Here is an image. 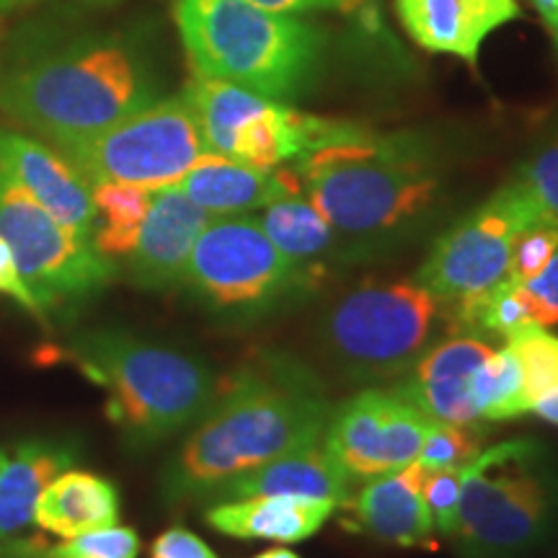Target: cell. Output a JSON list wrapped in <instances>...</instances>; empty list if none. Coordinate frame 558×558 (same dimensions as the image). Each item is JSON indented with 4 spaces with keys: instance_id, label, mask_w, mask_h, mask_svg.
Returning a JSON list of instances; mask_svg holds the SVG:
<instances>
[{
    "instance_id": "obj_1",
    "label": "cell",
    "mask_w": 558,
    "mask_h": 558,
    "mask_svg": "<svg viewBox=\"0 0 558 558\" xmlns=\"http://www.w3.org/2000/svg\"><path fill=\"white\" fill-rule=\"evenodd\" d=\"M333 403L311 369L284 357L239 369L160 476L166 505L209 499L228 481L324 439Z\"/></svg>"
},
{
    "instance_id": "obj_2",
    "label": "cell",
    "mask_w": 558,
    "mask_h": 558,
    "mask_svg": "<svg viewBox=\"0 0 558 558\" xmlns=\"http://www.w3.org/2000/svg\"><path fill=\"white\" fill-rule=\"evenodd\" d=\"M295 171L305 197L339 235L369 243L418 228L445 190L437 143L422 132L383 135L365 124L305 153Z\"/></svg>"
},
{
    "instance_id": "obj_3",
    "label": "cell",
    "mask_w": 558,
    "mask_h": 558,
    "mask_svg": "<svg viewBox=\"0 0 558 558\" xmlns=\"http://www.w3.org/2000/svg\"><path fill=\"white\" fill-rule=\"evenodd\" d=\"M160 99L148 54L124 37L70 41L0 78V109L54 148Z\"/></svg>"
},
{
    "instance_id": "obj_4",
    "label": "cell",
    "mask_w": 558,
    "mask_h": 558,
    "mask_svg": "<svg viewBox=\"0 0 558 558\" xmlns=\"http://www.w3.org/2000/svg\"><path fill=\"white\" fill-rule=\"evenodd\" d=\"M173 16L194 75L282 104L316 86L329 37L295 13L248 0H177Z\"/></svg>"
},
{
    "instance_id": "obj_5",
    "label": "cell",
    "mask_w": 558,
    "mask_h": 558,
    "mask_svg": "<svg viewBox=\"0 0 558 558\" xmlns=\"http://www.w3.org/2000/svg\"><path fill=\"white\" fill-rule=\"evenodd\" d=\"M68 360L107 390L109 418L140 450L190 429L220 388L207 362L120 329L81 333Z\"/></svg>"
},
{
    "instance_id": "obj_6",
    "label": "cell",
    "mask_w": 558,
    "mask_h": 558,
    "mask_svg": "<svg viewBox=\"0 0 558 558\" xmlns=\"http://www.w3.org/2000/svg\"><path fill=\"white\" fill-rule=\"evenodd\" d=\"M448 305L418 279H369L333 300L318 320V344L354 380L403 378L422 357Z\"/></svg>"
},
{
    "instance_id": "obj_7",
    "label": "cell",
    "mask_w": 558,
    "mask_h": 558,
    "mask_svg": "<svg viewBox=\"0 0 558 558\" xmlns=\"http://www.w3.org/2000/svg\"><path fill=\"white\" fill-rule=\"evenodd\" d=\"M535 439H507L460 465L456 541L463 558H509L546 538L556 497Z\"/></svg>"
},
{
    "instance_id": "obj_8",
    "label": "cell",
    "mask_w": 558,
    "mask_h": 558,
    "mask_svg": "<svg viewBox=\"0 0 558 558\" xmlns=\"http://www.w3.org/2000/svg\"><path fill=\"white\" fill-rule=\"evenodd\" d=\"M313 277L267 239L254 215L213 218L194 243L184 284L209 313L254 320L308 290Z\"/></svg>"
},
{
    "instance_id": "obj_9",
    "label": "cell",
    "mask_w": 558,
    "mask_h": 558,
    "mask_svg": "<svg viewBox=\"0 0 558 558\" xmlns=\"http://www.w3.org/2000/svg\"><path fill=\"white\" fill-rule=\"evenodd\" d=\"M90 184L114 181L158 192L177 186L207 153L197 117L184 96L153 101L107 130L58 148Z\"/></svg>"
},
{
    "instance_id": "obj_10",
    "label": "cell",
    "mask_w": 558,
    "mask_h": 558,
    "mask_svg": "<svg viewBox=\"0 0 558 558\" xmlns=\"http://www.w3.org/2000/svg\"><path fill=\"white\" fill-rule=\"evenodd\" d=\"M0 235L16 256L26 288L39 305V316L83 303L117 275L94 243L52 218L29 192L0 173Z\"/></svg>"
},
{
    "instance_id": "obj_11",
    "label": "cell",
    "mask_w": 558,
    "mask_h": 558,
    "mask_svg": "<svg viewBox=\"0 0 558 558\" xmlns=\"http://www.w3.org/2000/svg\"><path fill=\"white\" fill-rule=\"evenodd\" d=\"M533 222L541 220L525 192L507 181L439 235L416 279L448 308L484 295L507 279L512 243Z\"/></svg>"
},
{
    "instance_id": "obj_12",
    "label": "cell",
    "mask_w": 558,
    "mask_h": 558,
    "mask_svg": "<svg viewBox=\"0 0 558 558\" xmlns=\"http://www.w3.org/2000/svg\"><path fill=\"white\" fill-rule=\"evenodd\" d=\"M432 418L393 388H367L333 407L324 448L352 481L416 463Z\"/></svg>"
},
{
    "instance_id": "obj_13",
    "label": "cell",
    "mask_w": 558,
    "mask_h": 558,
    "mask_svg": "<svg viewBox=\"0 0 558 558\" xmlns=\"http://www.w3.org/2000/svg\"><path fill=\"white\" fill-rule=\"evenodd\" d=\"M0 173L29 192L75 235L94 239L96 207L90 186L60 150L19 132L0 130Z\"/></svg>"
},
{
    "instance_id": "obj_14",
    "label": "cell",
    "mask_w": 558,
    "mask_h": 558,
    "mask_svg": "<svg viewBox=\"0 0 558 558\" xmlns=\"http://www.w3.org/2000/svg\"><path fill=\"white\" fill-rule=\"evenodd\" d=\"M492 352L494 347L481 337L452 333L450 339L424 349L403 380L390 388L422 409L429 418L476 427L481 416L471 399V380L481 362Z\"/></svg>"
},
{
    "instance_id": "obj_15",
    "label": "cell",
    "mask_w": 558,
    "mask_h": 558,
    "mask_svg": "<svg viewBox=\"0 0 558 558\" xmlns=\"http://www.w3.org/2000/svg\"><path fill=\"white\" fill-rule=\"evenodd\" d=\"M213 215L186 197L179 186L153 192L137 243L128 256V277L143 290H171L184 279L194 243Z\"/></svg>"
},
{
    "instance_id": "obj_16",
    "label": "cell",
    "mask_w": 558,
    "mask_h": 558,
    "mask_svg": "<svg viewBox=\"0 0 558 558\" xmlns=\"http://www.w3.org/2000/svg\"><path fill=\"white\" fill-rule=\"evenodd\" d=\"M424 473L422 463H409L399 471L367 478L344 501L352 527L386 546H429L435 541V525L422 494Z\"/></svg>"
},
{
    "instance_id": "obj_17",
    "label": "cell",
    "mask_w": 558,
    "mask_h": 558,
    "mask_svg": "<svg viewBox=\"0 0 558 558\" xmlns=\"http://www.w3.org/2000/svg\"><path fill=\"white\" fill-rule=\"evenodd\" d=\"M520 13L518 0H396V16L411 41L427 52L465 60L471 68L488 34Z\"/></svg>"
},
{
    "instance_id": "obj_18",
    "label": "cell",
    "mask_w": 558,
    "mask_h": 558,
    "mask_svg": "<svg viewBox=\"0 0 558 558\" xmlns=\"http://www.w3.org/2000/svg\"><path fill=\"white\" fill-rule=\"evenodd\" d=\"M177 186L213 218L256 213L284 194L303 192L295 166L262 171L218 153H202Z\"/></svg>"
},
{
    "instance_id": "obj_19",
    "label": "cell",
    "mask_w": 558,
    "mask_h": 558,
    "mask_svg": "<svg viewBox=\"0 0 558 558\" xmlns=\"http://www.w3.org/2000/svg\"><path fill=\"white\" fill-rule=\"evenodd\" d=\"M349 494H352V478L333 463L324 442H316L311 448L288 452V456L269 460L259 469L228 481L226 486L209 497V501L246 497H303L344 507Z\"/></svg>"
},
{
    "instance_id": "obj_20",
    "label": "cell",
    "mask_w": 558,
    "mask_h": 558,
    "mask_svg": "<svg viewBox=\"0 0 558 558\" xmlns=\"http://www.w3.org/2000/svg\"><path fill=\"white\" fill-rule=\"evenodd\" d=\"M337 512V505L303 497H246L215 501L205 522L220 535L239 541L303 543Z\"/></svg>"
},
{
    "instance_id": "obj_21",
    "label": "cell",
    "mask_w": 558,
    "mask_h": 558,
    "mask_svg": "<svg viewBox=\"0 0 558 558\" xmlns=\"http://www.w3.org/2000/svg\"><path fill=\"white\" fill-rule=\"evenodd\" d=\"M120 488L88 471H65L41 492L32 522L58 538H75L88 530L120 522Z\"/></svg>"
},
{
    "instance_id": "obj_22",
    "label": "cell",
    "mask_w": 558,
    "mask_h": 558,
    "mask_svg": "<svg viewBox=\"0 0 558 558\" xmlns=\"http://www.w3.org/2000/svg\"><path fill=\"white\" fill-rule=\"evenodd\" d=\"M73 463L75 452L68 445L47 439L0 450V541L32 525L41 492Z\"/></svg>"
},
{
    "instance_id": "obj_23",
    "label": "cell",
    "mask_w": 558,
    "mask_h": 558,
    "mask_svg": "<svg viewBox=\"0 0 558 558\" xmlns=\"http://www.w3.org/2000/svg\"><path fill=\"white\" fill-rule=\"evenodd\" d=\"M256 213L259 215L254 218L267 239L311 277H316L320 262L337 251L339 233L303 192L284 194Z\"/></svg>"
},
{
    "instance_id": "obj_24",
    "label": "cell",
    "mask_w": 558,
    "mask_h": 558,
    "mask_svg": "<svg viewBox=\"0 0 558 558\" xmlns=\"http://www.w3.org/2000/svg\"><path fill=\"white\" fill-rule=\"evenodd\" d=\"M181 96L197 117L207 153L228 158L239 130L271 101L235 83L202 78V75H194Z\"/></svg>"
},
{
    "instance_id": "obj_25",
    "label": "cell",
    "mask_w": 558,
    "mask_h": 558,
    "mask_svg": "<svg viewBox=\"0 0 558 558\" xmlns=\"http://www.w3.org/2000/svg\"><path fill=\"white\" fill-rule=\"evenodd\" d=\"M90 197L96 207V228L90 239L94 248L109 262L128 259L150 209L153 192L143 186L101 181L90 184Z\"/></svg>"
},
{
    "instance_id": "obj_26",
    "label": "cell",
    "mask_w": 558,
    "mask_h": 558,
    "mask_svg": "<svg viewBox=\"0 0 558 558\" xmlns=\"http://www.w3.org/2000/svg\"><path fill=\"white\" fill-rule=\"evenodd\" d=\"M471 399L478 416L486 422H512L527 414L525 383L514 349L505 344L494 349L473 373Z\"/></svg>"
},
{
    "instance_id": "obj_27",
    "label": "cell",
    "mask_w": 558,
    "mask_h": 558,
    "mask_svg": "<svg viewBox=\"0 0 558 558\" xmlns=\"http://www.w3.org/2000/svg\"><path fill=\"white\" fill-rule=\"evenodd\" d=\"M507 344L518 354L522 367V383H525L527 409L538 401L543 393L558 388V337L546 326H527L525 331L514 333ZM530 414V411H527Z\"/></svg>"
},
{
    "instance_id": "obj_28",
    "label": "cell",
    "mask_w": 558,
    "mask_h": 558,
    "mask_svg": "<svg viewBox=\"0 0 558 558\" xmlns=\"http://www.w3.org/2000/svg\"><path fill=\"white\" fill-rule=\"evenodd\" d=\"M143 541L137 530L128 525H109L88 533L75 535V538H62L54 546L37 543L34 558H137Z\"/></svg>"
},
{
    "instance_id": "obj_29",
    "label": "cell",
    "mask_w": 558,
    "mask_h": 558,
    "mask_svg": "<svg viewBox=\"0 0 558 558\" xmlns=\"http://www.w3.org/2000/svg\"><path fill=\"white\" fill-rule=\"evenodd\" d=\"M478 450V427H460V424L437 422V418H432L416 463H422L424 471L460 469V465H465L469 460L476 458Z\"/></svg>"
},
{
    "instance_id": "obj_30",
    "label": "cell",
    "mask_w": 558,
    "mask_h": 558,
    "mask_svg": "<svg viewBox=\"0 0 558 558\" xmlns=\"http://www.w3.org/2000/svg\"><path fill=\"white\" fill-rule=\"evenodd\" d=\"M514 181L525 192L538 220L558 226V140L530 158Z\"/></svg>"
},
{
    "instance_id": "obj_31",
    "label": "cell",
    "mask_w": 558,
    "mask_h": 558,
    "mask_svg": "<svg viewBox=\"0 0 558 558\" xmlns=\"http://www.w3.org/2000/svg\"><path fill=\"white\" fill-rule=\"evenodd\" d=\"M558 248V226L550 222H533L512 243L507 279L514 284L527 282L550 262Z\"/></svg>"
},
{
    "instance_id": "obj_32",
    "label": "cell",
    "mask_w": 558,
    "mask_h": 558,
    "mask_svg": "<svg viewBox=\"0 0 558 558\" xmlns=\"http://www.w3.org/2000/svg\"><path fill=\"white\" fill-rule=\"evenodd\" d=\"M460 492H463V476H460V469H442V471L424 473V481H422L424 501H427L435 533L445 535V538H452V535H456Z\"/></svg>"
},
{
    "instance_id": "obj_33",
    "label": "cell",
    "mask_w": 558,
    "mask_h": 558,
    "mask_svg": "<svg viewBox=\"0 0 558 558\" xmlns=\"http://www.w3.org/2000/svg\"><path fill=\"white\" fill-rule=\"evenodd\" d=\"M518 288L535 324L546 326V329L558 326V248L538 275L518 284Z\"/></svg>"
},
{
    "instance_id": "obj_34",
    "label": "cell",
    "mask_w": 558,
    "mask_h": 558,
    "mask_svg": "<svg viewBox=\"0 0 558 558\" xmlns=\"http://www.w3.org/2000/svg\"><path fill=\"white\" fill-rule=\"evenodd\" d=\"M150 558H220L197 533L186 527H169L153 541Z\"/></svg>"
},
{
    "instance_id": "obj_35",
    "label": "cell",
    "mask_w": 558,
    "mask_h": 558,
    "mask_svg": "<svg viewBox=\"0 0 558 558\" xmlns=\"http://www.w3.org/2000/svg\"><path fill=\"white\" fill-rule=\"evenodd\" d=\"M0 295H9L11 300H16L21 308L32 311L34 316H39V305L34 300L32 290L26 288L24 277H21L16 256L9 243H5L3 235H0Z\"/></svg>"
},
{
    "instance_id": "obj_36",
    "label": "cell",
    "mask_w": 558,
    "mask_h": 558,
    "mask_svg": "<svg viewBox=\"0 0 558 558\" xmlns=\"http://www.w3.org/2000/svg\"><path fill=\"white\" fill-rule=\"evenodd\" d=\"M530 414H535L546 424H554V427H558V388L548 390V393H543L538 401H533Z\"/></svg>"
},
{
    "instance_id": "obj_37",
    "label": "cell",
    "mask_w": 558,
    "mask_h": 558,
    "mask_svg": "<svg viewBox=\"0 0 558 558\" xmlns=\"http://www.w3.org/2000/svg\"><path fill=\"white\" fill-rule=\"evenodd\" d=\"M369 5H375V0H339L341 13H357L369 9Z\"/></svg>"
},
{
    "instance_id": "obj_38",
    "label": "cell",
    "mask_w": 558,
    "mask_h": 558,
    "mask_svg": "<svg viewBox=\"0 0 558 558\" xmlns=\"http://www.w3.org/2000/svg\"><path fill=\"white\" fill-rule=\"evenodd\" d=\"M530 3H533L535 9H538L543 21H548L558 11V0H530Z\"/></svg>"
},
{
    "instance_id": "obj_39",
    "label": "cell",
    "mask_w": 558,
    "mask_h": 558,
    "mask_svg": "<svg viewBox=\"0 0 558 558\" xmlns=\"http://www.w3.org/2000/svg\"><path fill=\"white\" fill-rule=\"evenodd\" d=\"M254 558H300V556L290 548H269V550H264V554L254 556Z\"/></svg>"
},
{
    "instance_id": "obj_40",
    "label": "cell",
    "mask_w": 558,
    "mask_h": 558,
    "mask_svg": "<svg viewBox=\"0 0 558 558\" xmlns=\"http://www.w3.org/2000/svg\"><path fill=\"white\" fill-rule=\"evenodd\" d=\"M543 24H546V29L550 32V37H554V41H556V50H558V11H556L554 16H550L548 21H543Z\"/></svg>"
},
{
    "instance_id": "obj_41",
    "label": "cell",
    "mask_w": 558,
    "mask_h": 558,
    "mask_svg": "<svg viewBox=\"0 0 558 558\" xmlns=\"http://www.w3.org/2000/svg\"><path fill=\"white\" fill-rule=\"evenodd\" d=\"M24 3H32V0H0V13L19 9V5H24Z\"/></svg>"
},
{
    "instance_id": "obj_42",
    "label": "cell",
    "mask_w": 558,
    "mask_h": 558,
    "mask_svg": "<svg viewBox=\"0 0 558 558\" xmlns=\"http://www.w3.org/2000/svg\"><path fill=\"white\" fill-rule=\"evenodd\" d=\"M0 558H16L11 554V550H0Z\"/></svg>"
}]
</instances>
